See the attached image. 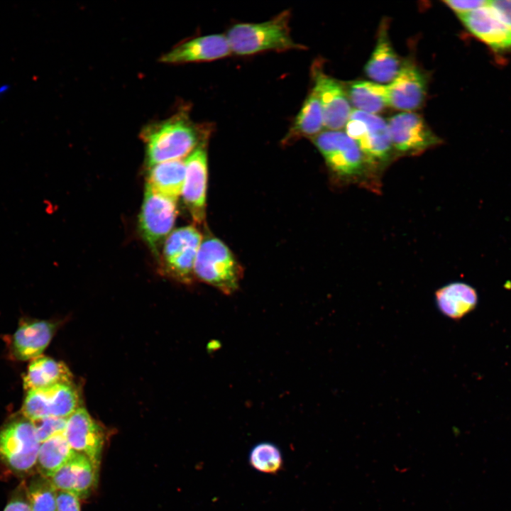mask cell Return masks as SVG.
I'll list each match as a JSON object with an SVG mask.
<instances>
[{
	"instance_id": "obj_1",
	"label": "cell",
	"mask_w": 511,
	"mask_h": 511,
	"mask_svg": "<svg viewBox=\"0 0 511 511\" xmlns=\"http://www.w3.org/2000/svg\"><path fill=\"white\" fill-rule=\"evenodd\" d=\"M209 135V128L194 123L183 110L165 119L148 123L140 132L145 145L146 165L150 167L187 157L207 141Z\"/></svg>"
},
{
	"instance_id": "obj_2",
	"label": "cell",
	"mask_w": 511,
	"mask_h": 511,
	"mask_svg": "<svg viewBox=\"0 0 511 511\" xmlns=\"http://www.w3.org/2000/svg\"><path fill=\"white\" fill-rule=\"evenodd\" d=\"M335 181L380 193L382 175L368 162L358 144L340 131H326L311 138Z\"/></svg>"
},
{
	"instance_id": "obj_3",
	"label": "cell",
	"mask_w": 511,
	"mask_h": 511,
	"mask_svg": "<svg viewBox=\"0 0 511 511\" xmlns=\"http://www.w3.org/2000/svg\"><path fill=\"white\" fill-rule=\"evenodd\" d=\"M290 21V11H283L264 22L233 25L226 34L231 53L246 56L265 51L305 49L292 38Z\"/></svg>"
},
{
	"instance_id": "obj_4",
	"label": "cell",
	"mask_w": 511,
	"mask_h": 511,
	"mask_svg": "<svg viewBox=\"0 0 511 511\" xmlns=\"http://www.w3.org/2000/svg\"><path fill=\"white\" fill-rule=\"evenodd\" d=\"M346 133L358 145L370 165L382 175L395 159L388 123L380 116L352 110Z\"/></svg>"
},
{
	"instance_id": "obj_5",
	"label": "cell",
	"mask_w": 511,
	"mask_h": 511,
	"mask_svg": "<svg viewBox=\"0 0 511 511\" xmlns=\"http://www.w3.org/2000/svg\"><path fill=\"white\" fill-rule=\"evenodd\" d=\"M194 274L201 281L231 295L238 288L242 270L225 243L208 237L199 248Z\"/></svg>"
},
{
	"instance_id": "obj_6",
	"label": "cell",
	"mask_w": 511,
	"mask_h": 511,
	"mask_svg": "<svg viewBox=\"0 0 511 511\" xmlns=\"http://www.w3.org/2000/svg\"><path fill=\"white\" fill-rule=\"evenodd\" d=\"M40 442L32 422H11L0 429V463L13 472L28 473L36 466Z\"/></svg>"
},
{
	"instance_id": "obj_7",
	"label": "cell",
	"mask_w": 511,
	"mask_h": 511,
	"mask_svg": "<svg viewBox=\"0 0 511 511\" xmlns=\"http://www.w3.org/2000/svg\"><path fill=\"white\" fill-rule=\"evenodd\" d=\"M202 241L201 233L194 226L180 227L172 231L167 236L162 251L166 272L180 282H191Z\"/></svg>"
},
{
	"instance_id": "obj_8",
	"label": "cell",
	"mask_w": 511,
	"mask_h": 511,
	"mask_svg": "<svg viewBox=\"0 0 511 511\" xmlns=\"http://www.w3.org/2000/svg\"><path fill=\"white\" fill-rule=\"evenodd\" d=\"M392 145L396 156H414L441 143L419 115L403 112L392 116L388 122Z\"/></svg>"
},
{
	"instance_id": "obj_9",
	"label": "cell",
	"mask_w": 511,
	"mask_h": 511,
	"mask_svg": "<svg viewBox=\"0 0 511 511\" xmlns=\"http://www.w3.org/2000/svg\"><path fill=\"white\" fill-rule=\"evenodd\" d=\"M177 213L175 199L160 194L145 185L138 226L143 238L153 253H157L158 244L172 230Z\"/></svg>"
},
{
	"instance_id": "obj_10",
	"label": "cell",
	"mask_w": 511,
	"mask_h": 511,
	"mask_svg": "<svg viewBox=\"0 0 511 511\" xmlns=\"http://www.w3.org/2000/svg\"><path fill=\"white\" fill-rule=\"evenodd\" d=\"M79 404L73 383L58 384L28 391L21 410L31 421L47 417L67 418L79 407Z\"/></svg>"
},
{
	"instance_id": "obj_11",
	"label": "cell",
	"mask_w": 511,
	"mask_h": 511,
	"mask_svg": "<svg viewBox=\"0 0 511 511\" xmlns=\"http://www.w3.org/2000/svg\"><path fill=\"white\" fill-rule=\"evenodd\" d=\"M318 67H312V89L320 101L324 126L329 131H338L347 123L352 111L346 89L340 82L326 75Z\"/></svg>"
},
{
	"instance_id": "obj_12",
	"label": "cell",
	"mask_w": 511,
	"mask_h": 511,
	"mask_svg": "<svg viewBox=\"0 0 511 511\" xmlns=\"http://www.w3.org/2000/svg\"><path fill=\"white\" fill-rule=\"evenodd\" d=\"M207 141L199 145L184 160L185 178L182 195L193 220L200 224L205 218L207 184Z\"/></svg>"
},
{
	"instance_id": "obj_13",
	"label": "cell",
	"mask_w": 511,
	"mask_h": 511,
	"mask_svg": "<svg viewBox=\"0 0 511 511\" xmlns=\"http://www.w3.org/2000/svg\"><path fill=\"white\" fill-rule=\"evenodd\" d=\"M64 434L72 449L87 456L99 470L104 432L85 408L79 407L67 417Z\"/></svg>"
},
{
	"instance_id": "obj_14",
	"label": "cell",
	"mask_w": 511,
	"mask_h": 511,
	"mask_svg": "<svg viewBox=\"0 0 511 511\" xmlns=\"http://www.w3.org/2000/svg\"><path fill=\"white\" fill-rule=\"evenodd\" d=\"M231 53L226 35L211 34L180 43L162 55L159 61L170 65L209 62L227 57Z\"/></svg>"
},
{
	"instance_id": "obj_15",
	"label": "cell",
	"mask_w": 511,
	"mask_h": 511,
	"mask_svg": "<svg viewBox=\"0 0 511 511\" xmlns=\"http://www.w3.org/2000/svg\"><path fill=\"white\" fill-rule=\"evenodd\" d=\"M467 30L495 52L511 51V29L487 5L458 15Z\"/></svg>"
},
{
	"instance_id": "obj_16",
	"label": "cell",
	"mask_w": 511,
	"mask_h": 511,
	"mask_svg": "<svg viewBox=\"0 0 511 511\" xmlns=\"http://www.w3.org/2000/svg\"><path fill=\"white\" fill-rule=\"evenodd\" d=\"M426 78L413 63L405 62L386 86L388 106L403 111L419 108L426 97Z\"/></svg>"
},
{
	"instance_id": "obj_17",
	"label": "cell",
	"mask_w": 511,
	"mask_h": 511,
	"mask_svg": "<svg viewBox=\"0 0 511 511\" xmlns=\"http://www.w3.org/2000/svg\"><path fill=\"white\" fill-rule=\"evenodd\" d=\"M99 470L84 455L74 451L69 460L49 479L57 489L87 498L95 488Z\"/></svg>"
},
{
	"instance_id": "obj_18",
	"label": "cell",
	"mask_w": 511,
	"mask_h": 511,
	"mask_svg": "<svg viewBox=\"0 0 511 511\" xmlns=\"http://www.w3.org/2000/svg\"><path fill=\"white\" fill-rule=\"evenodd\" d=\"M54 330L55 326L48 321L23 322L12 337L13 355L21 361L40 356L49 344Z\"/></svg>"
},
{
	"instance_id": "obj_19",
	"label": "cell",
	"mask_w": 511,
	"mask_h": 511,
	"mask_svg": "<svg viewBox=\"0 0 511 511\" xmlns=\"http://www.w3.org/2000/svg\"><path fill=\"white\" fill-rule=\"evenodd\" d=\"M435 301L444 316L460 319L476 308L478 295L471 285L454 282L439 288L435 292Z\"/></svg>"
},
{
	"instance_id": "obj_20",
	"label": "cell",
	"mask_w": 511,
	"mask_h": 511,
	"mask_svg": "<svg viewBox=\"0 0 511 511\" xmlns=\"http://www.w3.org/2000/svg\"><path fill=\"white\" fill-rule=\"evenodd\" d=\"M386 28L381 26L375 49L365 66L366 75L377 83L391 82L400 69Z\"/></svg>"
},
{
	"instance_id": "obj_21",
	"label": "cell",
	"mask_w": 511,
	"mask_h": 511,
	"mask_svg": "<svg viewBox=\"0 0 511 511\" xmlns=\"http://www.w3.org/2000/svg\"><path fill=\"white\" fill-rule=\"evenodd\" d=\"M67 383H72V375L67 366L43 356L32 360L23 376V388L27 391Z\"/></svg>"
},
{
	"instance_id": "obj_22",
	"label": "cell",
	"mask_w": 511,
	"mask_h": 511,
	"mask_svg": "<svg viewBox=\"0 0 511 511\" xmlns=\"http://www.w3.org/2000/svg\"><path fill=\"white\" fill-rule=\"evenodd\" d=\"M324 126L320 101L312 89L284 136L282 143L290 144L304 137L312 138L322 132Z\"/></svg>"
},
{
	"instance_id": "obj_23",
	"label": "cell",
	"mask_w": 511,
	"mask_h": 511,
	"mask_svg": "<svg viewBox=\"0 0 511 511\" xmlns=\"http://www.w3.org/2000/svg\"><path fill=\"white\" fill-rule=\"evenodd\" d=\"M148 169L146 185L154 192L177 200L182 193L185 178L184 160L167 161Z\"/></svg>"
},
{
	"instance_id": "obj_24",
	"label": "cell",
	"mask_w": 511,
	"mask_h": 511,
	"mask_svg": "<svg viewBox=\"0 0 511 511\" xmlns=\"http://www.w3.org/2000/svg\"><path fill=\"white\" fill-rule=\"evenodd\" d=\"M64 432L56 434L40 443L36 466L40 475L50 478L74 453Z\"/></svg>"
},
{
	"instance_id": "obj_25",
	"label": "cell",
	"mask_w": 511,
	"mask_h": 511,
	"mask_svg": "<svg viewBox=\"0 0 511 511\" xmlns=\"http://www.w3.org/2000/svg\"><path fill=\"white\" fill-rule=\"evenodd\" d=\"M347 96L357 110L375 114L388 106L386 85L368 81L351 82Z\"/></svg>"
},
{
	"instance_id": "obj_26",
	"label": "cell",
	"mask_w": 511,
	"mask_h": 511,
	"mask_svg": "<svg viewBox=\"0 0 511 511\" xmlns=\"http://www.w3.org/2000/svg\"><path fill=\"white\" fill-rule=\"evenodd\" d=\"M57 489L48 478L39 475L29 483L27 498L32 511H57Z\"/></svg>"
},
{
	"instance_id": "obj_27",
	"label": "cell",
	"mask_w": 511,
	"mask_h": 511,
	"mask_svg": "<svg viewBox=\"0 0 511 511\" xmlns=\"http://www.w3.org/2000/svg\"><path fill=\"white\" fill-rule=\"evenodd\" d=\"M250 465L256 471L275 474L282 468L283 458L280 449L271 442H260L249 453Z\"/></svg>"
},
{
	"instance_id": "obj_28",
	"label": "cell",
	"mask_w": 511,
	"mask_h": 511,
	"mask_svg": "<svg viewBox=\"0 0 511 511\" xmlns=\"http://www.w3.org/2000/svg\"><path fill=\"white\" fill-rule=\"evenodd\" d=\"M67 418L47 417L31 421L40 443L52 436L64 432Z\"/></svg>"
},
{
	"instance_id": "obj_29",
	"label": "cell",
	"mask_w": 511,
	"mask_h": 511,
	"mask_svg": "<svg viewBox=\"0 0 511 511\" xmlns=\"http://www.w3.org/2000/svg\"><path fill=\"white\" fill-rule=\"evenodd\" d=\"M457 15L464 14L475 11L488 4V1L484 0H447L444 1Z\"/></svg>"
},
{
	"instance_id": "obj_30",
	"label": "cell",
	"mask_w": 511,
	"mask_h": 511,
	"mask_svg": "<svg viewBox=\"0 0 511 511\" xmlns=\"http://www.w3.org/2000/svg\"><path fill=\"white\" fill-rule=\"evenodd\" d=\"M79 498L69 492L57 490V511H80Z\"/></svg>"
},
{
	"instance_id": "obj_31",
	"label": "cell",
	"mask_w": 511,
	"mask_h": 511,
	"mask_svg": "<svg viewBox=\"0 0 511 511\" xmlns=\"http://www.w3.org/2000/svg\"><path fill=\"white\" fill-rule=\"evenodd\" d=\"M489 6L499 18L511 29V0L489 1Z\"/></svg>"
},
{
	"instance_id": "obj_32",
	"label": "cell",
	"mask_w": 511,
	"mask_h": 511,
	"mask_svg": "<svg viewBox=\"0 0 511 511\" xmlns=\"http://www.w3.org/2000/svg\"><path fill=\"white\" fill-rule=\"evenodd\" d=\"M26 493L15 495L4 511H32Z\"/></svg>"
},
{
	"instance_id": "obj_33",
	"label": "cell",
	"mask_w": 511,
	"mask_h": 511,
	"mask_svg": "<svg viewBox=\"0 0 511 511\" xmlns=\"http://www.w3.org/2000/svg\"><path fill=\"white\" fill-rule=\"evenodd\" d=\"M11 89V86L9 84H2L0 85V99L6 94Z\"/></svg>"
}]
</instances>
